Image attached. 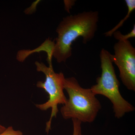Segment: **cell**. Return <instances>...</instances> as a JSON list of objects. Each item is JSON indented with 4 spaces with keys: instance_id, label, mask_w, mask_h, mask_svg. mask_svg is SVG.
Returning <instances> with one entry per match:
<instances>
[{
    "instance_id": "6da1fadb",
    "label": "cell",
    "mask_w": 135,
    "mask_h": 135,
    "mask_svg": "<svg viewBox=\"0 0 135 135\" xmlns=\"http://www.w3.org/2000/svg\"><path fill=\"white\" fill-rule=\"evenodd\" d=\"M99 19L98 11H83L63 18L56 29L53 56L59 63L65 62L72 55V44L80 37L86 44L94 38Z\"/></svg>"
},
{
    "instance_id": "7a4b0ae2",
    "label": "cell",
    "mask_w": 135,
    "mask_h": 135,
    "mask_svg": "<svg viewBox=\"0 0 135 135\" xmlns=\"http://www.w3.org/2000/svg\"><path fill=\"white\" fill-rule=\"evenodd\" d=\"M64 89L69 96L60 109L65 119H76L84 123H92L101 110V105L90 89L82 88L74 77L65 78Z\"/></svg>"
},
{
    "instance_id": "3957f363",
    "label": "cell",
    "mask_w": 135,
    "mask_h": 135,
    "mask_svg": "<svg viewBox=\"0 0 135 135\" xmlns=\"http://www.w3.org/2000/svg\"><path fill=\"white\" fill-rule=\"evenodd\" d=\"M110 53L104 49H101L100 59L102 73L98 77L96 84L90 89L95 95H101L108 98L112 104L114 116L118 119L126 113L135 110V108L122 96L119 91V81L110 57Z\"/></svg>"
},
{
    "instance_id": "277c9868",
    "label": "cell",
    "mask_w": 135,
    "mask_h": 135,
    "mask_svg": "<svg viewBox=\"0 0 135 135\" xmlns=\"http://www.w3.org/2000/svg\"><path fill=\"white\" fill-rule=\"evenodd\" d=\"M37 71L43 73L46 76L44 81H38L36 86L42 89L49 95V99L44 103L36 104L35 106L42 111L51 109L49 120L46 123V132L48 134L51 129V124L53 118H56L59 112L58 105L66 103L67 98L64 93V83L65 78L62 73H56L53 66H47L44 63L35 62Z\"/></svg>"
},
{
    "instance_id": "5b68a950",
    "label": "cell",
    "mask_w": 135,
    "mask_h": 135,
    "mask_svg": "<svg viewBox=\"0 0 135 135\" xmlns=\"http://www.w3.org/2000/svg\"><path fill=\"white\" fill-rule=\"evenodd\" d=\"M114 55L110 57L119 71V77L129 90L135 91V48L129 40L118 41L113 47Z\"/></svg>"
},
{
    "instance_id": "8992f818",
    "label": "cell",
    "mask_w": 135,
    "mask_h": 135,
    "mask_svg": "<svg viewBox=\"0 0 135 135\" xmlns=\"http://www.w3.org/2000/svg\"><path fill=\"white\" fill-rule=\"evenodd\" d=\"M125 2H126L128 9L127 15L122 20H121L117 25L109 31L107 32L104 33V35L106 37H110L112 36L114 32L117 31L120 27L122 26L124 22H126L127 19L129 17L131 13L134 11V10L135 9V0H126Z\"/></svg>"
},
{
    "instance_id": "52a82bcc",
    "label": "cell",
    "mask_w": 135,
    "mask_h": 135,
    "mask_svg": "<svg viewBox=\"0 0 135 135\" xmlns=\"http://www.w3.org/2000/svg\"><path fill=\"white\" fill-rule=\"evenodd\" d=\"M114 38L118 41L128 40L130 38L135 37V25L134 24L132 31L127 34L123 35L120 31H117L114 32L113 34Z\"/></svg>"
},
{
    "instance_id": "ba28073f",
    "label": "cell",
    "mask_w": 135,
    "mask_h": 135,
    "mask_svg": "<svg viewBox=\"0 0 135 135\" xmlns=\"http://www.w3.org/2000/svg\"><path fill=\"white\" fill-rule=\"evenodd\" d=\"M73 126V135H80L81 133V124L82 122L76 119H72Z\"/></svg>"
},
{
    "instance_id": "9c48e42d",
    "label": "cell",
    "mask_w": 135,
    "mask_h": 135,
    "mask_svg": "<svg viewBox=\"0 0 135 135\" xmlns=\"http://www.w3.org/2000/svg\"><path fill=\"white\" fill-rule=\"evenodd\" d=\"M0 135H23L22 131L19 130H15L11 126L6 128Z\"/></svg>"
},
{
    "instance_id": "30bf717a",
    "label": "cell",
    "mask_w": 135,
    "mask_h": 135,
    "mask_svg": "<svg viewBox=\"0 0 135 135\" xmlns=\"http://www.w3.org/2000/svg\"><path fill=\"white\" fill-rule=\"evenodd\" d=\"M75 1H64L65 8L67 12H69L70 9L75 4Z\"/></svg>"
},
{
    "instance_id": "8fae6325",
    "label": "cell",
    "mask_w": 135,
    "mask_h": 135,
    "mask_svg": "<svg viewBox=\"0 0 135 135\" xmlns=\"http://www.w3.org/2000/svg\"><path fill=\"white\" fill-rule=\"evenodd\" d=\"M6 128H5V127L0 124V134L2 133L6 129Z\"/></svg>"
},
{
    "instance_id": "7c38bea8",
    "label": "cell",
    "mask_w": 135,
    "mask_h": 135,
    "mask_svg": "<svg viewBox=\"0 0 135 135\" xmlns=\"http://www.w3.org/2000/svg\"><path fill=\"white\" fill-rule=\"evenodd\" d=\"M80 135H83L82 134H81V133L80 134Z\"/></svg>"
}]
</instances>
